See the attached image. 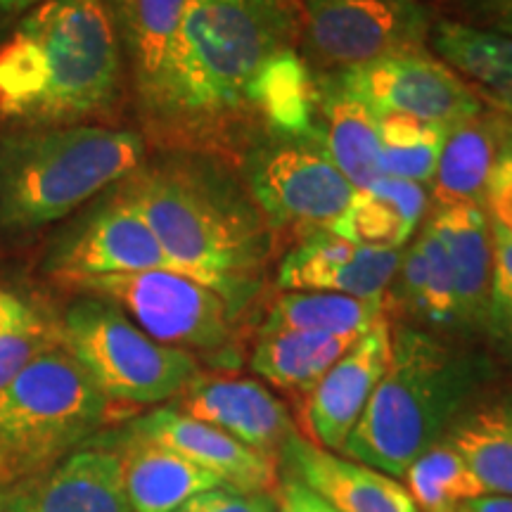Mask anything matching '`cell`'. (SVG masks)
I'll use <instances>...</instances> for the list:
<instances>
[{"instance_id":"cell-23","label":"cell","mask_w":512,"mask_h":512,"mask_svg":"<svg viewBox=\"0 0 512 512\" xmlns=\"http://www.w3.org/2000/svg\"><path fill=\"white\" fill-rule=\"evenodd\" d=\"M427 46L456 72L484 107L512 119V38L458 22L432 24Z\"/></svg>"},{"instance_id":"cell-16","label":"cell","mask_w":512,"mask_h":512,"mask_svg":"<svg viewBox=\"0 0 512 512\" xmlns=\"http://www.w3.org/2000/svg\"><path fill=\"white\" fill-rule=\"evenodd\" d=\"M392 354V320L384 318L325 373L304 401L311 441L339 453L366 411Z\"/></svg>"},{"instance_id":"cell-39","label":"cell","mask_w":512,"mask_h":512,"mask_svg":"<svg viewBox=\"0 0 512 512\" xmlns=\"http://www.w3.org/2000/svg\"><path fill=\"white\" fill-rule=\"evenodd\" d=\"M456 512H512V496L484 494L460 503Z\"/></svg>"},{"instance_id":"cell-35","label":"cell","mask_w":512,"mask_h":512,"mask_svg":"<svg viewBox=\"0 0 512 512\" xmlns=\"http://www.w3.org/2000/svg\"><path fill=\"white\" fill-rule=\"evenodd\" d=\"M275 508H278L275 494H245L219 486L188 498L174 512H275Z\"/></svg>"},{"instance_id":"cell-24","label":"cell","mask_w":512,"mask_h":512,"mask_svg":"<svg viewBox=\"0 0 512 512\" xmlns=\"http://www.w3.org/2000/svg\"><path fill=\"white\" fill-rule=\"evenodd\" d=\"M320 138L347 181L356 190L382 176L380 114L351 93L337 76H318Z\"/></svg>"},{"instance_id":"cell-11","label":"cell","mask_w":512,"mask_h":512,"mask_svg":"<svg viewBox=\"0 0 512 512\" xmlns=\"http://www.w3.org/2000/svg\"><path fill=\"white\" fill-rule=\"evenodd\" d=\"M46 268L62 283L143 271L181 273L143 216L114 192L57 235L46 254Z\"/></svg>"},{"instance_id":"cell-34","label":"cell","mask_w":512,"mask_h":512,"mask_svg":"<svg viewBox=\"0 0 512 512\" xmlns=\"http://www.w3.org/2000/svg\"><path fill=\"white\" fill-rule=\"evenodd\" d=\"M484 214L491 226L501 228L512 238V119L505 124L501 150L486 185Z\"/></svg>"},{"instance_id":"cell-10","label":"cell","mask_w":512,"mask_h":512,"mask_svg":"<svg viewBox=\"0 0 512 512\" xmlns=\"http://www.w3.org/2000/svg\"><path fill=\"white\" fill-rule=\"evenodd\" d=\"M304 60L318 76L427 50L432 12L422 0H299Z\"/></svg>"},{"instance_id":"cell-41","label":"cell","mask_w":512,"mask_h":512,"mask_svg":"<svg viewBox=\"0 0 512 512\" xmlns=\"http://www.w3.org/2000/svg\"><path fill=\"white\" fill-rule=\"evenodd\" d=\"M275 512H290V510H287V508H285V505L278 501V508H275Z\"/></svg>"},{"instance_id":"cell-14","label":"cell","mask_w":512,"mask_h":512,"mask_svg":"<svg viewBox=\"0 0 512 512\" xmlns=\"http://www.w3.org/2000/svg\"><path fill=\"white\" fill-rule=\"evenodd\" d=\"M174 406L190 418L219 427L275 463L292 434H297L285 403L254 377L200 373Z\"/></svg>"},{"instance_id":"cell-6","label":"cell","mask_w":512,"mask_h":512,"mask_svg":"<svg viewBox=\"0 0 512 512\" xmlns=\"http://www.w3.org/2000/svg\"><path fill=\"white\" fill-rule=\"evenodd\" d=\"M112 406L62 344L36 358L0 389V491L67 460L105 425Z\"/></svg>"},{"instance_id":"cell-30","label":"cell","mask_w":512,"mask_h":512,"mask_svg":"<svg viewBox=\"0 0 512 512\" xmlns=\"http://www.w3.org/2000/svg\"><path fill=\"white\" fill-rule=\"evenodd\" d=\"M401 479L422 512H456L460 503L486 494L446 437L415 458Z\"/></svg>"},{"instance_id":"cell-36","label":"cell","mask_w":512,"mask_h":512,"mask_svg":"<svg viewBox=\"0 0 512 512\" xmlns=\"http://www.w3.org/2000/svg\"><path fill=\"white\" fill-rule=\"evenodd\" d=\"M363 190L394 204L415 230H418L420 221H425L427 207H430V185L406 181V178L380 176Z\"/></svg>"},{"instance_id":"cell-5","label":"cell","mask_w":512,"mask_h":512,"mask_svg":"<svg viewBox=\"0 0 512 512\" xmlns=\"http://www.w3.org/2000/svg\"><path fill=\"white\" fill-rule=\"evenodd\" d=\"M147 157L143 133L100 124L19 128L0 136V228L60 221Z\"/></svg>"},{"instance_id":"cell-19","label":"cell","mask_w":512,"mask_h":512,"mask_svg":"<svg viewBox=\"0 0 512 512\" xmlns=\"http://www.w3.org/2000/svg\"><path fill=\"white\" fill-rule=\"evenodd\" d=\"M278 465L339 512H422L396 477L325 451L299 432L285 444Z\"/></svg>"},{"instance_id":"cell-27","label":"cell","mask_w":512,"mask_h":512,"mask_svg":"<svg viewBox=\"0 0 512 512\" xmlns=\"http://www.w3.org/2000/svg\"><path fill=\"white\" fill-rule=\"evenodd\" d=\"M356 339L304 332H259L249 351V368L264 384L306 401L325 373L354 347Z\"/></svg>"},{"instance_id":"cell-37","label":"cell","mask_w":512,"mask_h":512,"mask_svg":"<svg viewBox=\"0 0 512 512\" xmlns=\"http://www.w3.org/2000/svg\"><path fill=\"white\" fill-rule=\"evenodd\" d=\"M458 22L512 38V0H451Z\"/></svg>"},{"instance_id":"cell-29","label":"cell","mask_w":512,"mask_h":512,"mask_svg":"<svg viewBox=\"0 0 512 512\" xmlns=\"http://www.w3.org/2000/svg\"><path fill=\"white\" fill-rule=\"evenodd\" d=\"M60 344V320L24 294L0 287V389Z\"/></svg>"},{"instance_id":"cell-32","label":"cell","mask_w":512,"mask_h":512,"mask_svg":"<svg viewBox=\"0 0 512 512\" xmlns=\"http://www.w3.org/2000/svg\"><path fill=\"white\" fill-rule=\"evenodd\" d=\"M330 233L356 242V245L403 249L411 242L415 228L403 219V214L394 204L370 195L366 190H356L354 200L349 202L344 214L332 223Z\"/></svg>"},{"instance_id":"cell-15","label":"cell","mask_w":512,"mask_h":512,"mask_svg":"<svg viewBox=\"0 0 512 512\" xmlns=\"http://www.w3.org/2000/svg\"><path fill=\"white\" fill-rule=\"evenodd\" d=\"M117 27L121 53L145 131L157 140L169 95L171 55L183 0H105Z\"/></svg>"},{"instance_id":"cell-40","label":"cell","mask_w":512,"mask_h":512,"mask_svg":"<svg viewBox=\"0 0 512 512\" xmlns=\"http://www.w3.org/2000/svg\"><path fill=\"white\" fill-rule=\"evenodd\" d=\"M43 0H0V10L3 12H24L36 8Z\"/></svg>"},{"instance_id":"cell-9","label":"cell","mask_w":512,"mask_h":512,"mask_svg":"<svg viewBox=\"0 0 512 512\" xmlns=\"http://www.w3.org/2000/svg\"><path fill=\"white\" fill-rule=\"evenodd\" d=\"M254 202L280 245L330 230L356 188L316 136H275L256 143L238 164Z\"/></svg>"},{"instance_id":"cell-21","label":"cell","mask_w":512,"mask_h":512,"mask_svg":"<svg viewBox=\"0 0 512 512\" xmlns=\"http://www.w3.org/2000/svg\"><path fill=\"white\" fill-rule=\"evenodd\" d=\"M427 223L448 249L456 285V332L482 337L494 275V238L484 209L475 204L432 209Z\"/></svg>"},{"instance_id":"cell-17","label":"cell","mask_w":512,"mask_h":512,"mask_svg":"<svg viewBox=\"0 0 512 512\" xmlns=\"http://www.w3.org/2000/svg\"><path fill=\"white\" fill-rule=\"evenodd\" d=\"M128 432L171 448L214 475L228 489L245 494H275L278 489L280 465L275 460L261 456L219 427L190 418L176 406L155 408L133 420Z\"/></svg>"},{"instance_id":"cell-38","label":"cell","mask_w":512,"mask_h":512,"mask_svg":"<svg viewBox=\"0 0 512 512\" xmlns=\"http://www.w3.org/2000/svg\"><path fill=\"white\" fill-rule=\"evenodd\" d=\"M275 496H278V501L290 512H339L325 498H320L316 491H311L309 486H304L299 479L290 475L280 479Z\"/></svg>"},{"instance_id":"cell-1","label":"cell","mask_w":512,"mask_h":512,"mask_svg":"<svg viewBox=\"0 0 512 512\" xmlns=\"http://www.w3.org/2000/svg\"><path fill=\"white\" fill-rule=\"evenodd\" d=\"M299 46V0H183L155 143L238 166L304 112L313 72Z\"/></svg>"},{"instance_id":"cell-26","label":"cell","mask_w":512,"mask_h":512,"mask_svg":"<svg viewBox=\"0 0 512 512\" xmlns=\"http://www.w3.org/2000/svg\"><path fill=\"white\" fill-rule=\"evenodd\" d=\"M117 453L133 512H174L188 498L223 486L188 458L133 432Z\"/></svg>"},{"instance_id":"cell-8","label":"cell","mask_w":512,"mask_h":512,"mask_svg":"<svg viewBox=\"0 0 512 512\" xmlns=\"http://www.w3.org/2000/svg\"><path fill=\"white\" fill-rule=\"evenodd\" d=\"M60 339L114 406H157L178 399L202 373L190 354L159 344L119 306L91 294L64 311Z\"/></svg>"},{"instance_id":"cell-28","label":"cell","mask_w":512,"mask_h":512,"mask_svg":"<svg viewBox=\"0 0 512 512\" xmlns=\"http://www.w3.org/2000/svg\"><path fill=\"white\" fill-rule=\"evenodd\" d=\"M387 316L384 299H358L337 292H280L259 332L361 337Z\"/></svg>"},{"instance_id":"cell-31","label":"cell","mask_w":512,"mask_h":512,"mask_svg":"<svg viewBox=\"0 0 512 512\" xmlns=\"http://www.w3.org/2000/svg\"><path fill=\"white\" fill-rule=\"evenodd\" d=\"M444 128L403 114H380L382 176L430 185L444 145Z\"/></svg>"},{"instance_id":"cell-12","label":"cell","mask_w":512,"mask_h":512,"mask_svg":"<svg viewBox=\"0 0 512 512\" xmlns=\"http://www.w3.org/2000/svg\"><path fill=\"white\" fill-rule=\"evenodd\" d=\"M332 76L377 114H403L444 131L486 110L463 79L430 50L382 57Z\"/></svg>"},{"instance_id":"cell-4","label":"cell","mask_w":512,"mask_h":512,"mask_svg":"<svg viewBox=\"0 0 512 512\" xmlns=\"http://www.w3.org/2000/svg\"><path fill=\"white\" fill-rule=\"evenodd\" d=\"M491 380L489 358L392 320L389 366L339 456L401 479Z\"/></svg>"},{"instance_id":"cell-13","label":"cell","mask_w":512,"mask_h":512,"mask_svg":"<svg viewBox=\"0 0 512 512\" xmlns=\"http://www.w3.org/2000/svg\"><path fill=\"white\" fill-rule=\"evenodd\" d=\"M403 249L366 247L330 230L292 245L275 271L280 292H337L358 299H384Z\"/></svg>"},{"instance_id":"cell-25","label":"cell","mask_w":512,"mask_h":512,"mask_svg":"<svg viewBox=\"0 0 512 512\" xmlns=\"http://www.w3.org/2000/svg\"><path fill=\"white\" fill-rule=\"evenodd\" d=\"M446 439L486 494L512 496V384L484 387L448 427Z\"/></svg>"},{"instance_id":"cell-7","label":"cell","mask_w":512,"mask_h":512,"mask_svg":"<svg viewBox=\"0 0 512 512\" xmlns=\"http://www.w3.org/2000/svg\"><path fill=\"white\" fill-rule=\"evenodd\" d=\"M74 290L119 306L145 335L181 349L197 363L238 370L242 366L238 309L219 290L176 271H143L74 280Z\"/></svg>"},{"instance_id":"cell-18","label":"cell","mask_w":512,"mask_h":512,"mask_svg":"<svg viewBox=\"0 0 512 512\" xmlns=\"http://www.w3.org/2000/svg\"><path fill=\"white\" fill-rule=\"evenodd\" d=\"M0 512H133L117 451L81 448L46 475L0 491Z\"/></svg>"},{"instance_id":"cell-22","label":"cell","mask_w":512,"mask_h":512,"mask_svg":"<svg viewBox=\"0 0 512 512\" xmlns=\"http://www.w3.org/2000/svg\"><path fill=\"white\" fill-rule=\"evenodd\" d=\"M508 117L486 107L477 117L451 126L444 133V145L437 174L430 183L432 209L475 204L484 209L486 185L494 169Z\"/></svg>"},{"instance_id":"cell-3","label":"cell","mask_w":512,"mask_h":512,"mask_svg":"<svg viewBox=\"0 0 512 512\" xmlns=\"http://www.w3.org/2000/svg\"><path fill=\"white\" fill-rule=\"evenodd\" d=\"M124 79L105 0H43L0 46V121L41 128L105 119Z\"/></svg>"},{"instance_id":"cell-20","label":"cell","mask_w":512,"mask_h":512,"mask_svg":"<svg viewBox=\"0 0 512 512\" xmlns=\"http://www.w3.org/2000/svg\"><path fill=\"white\" fill-rule=\"evenodd\" d=\"M389 320L425 330L456 332V285L444 240L430 223L401 252L392 287L384 294Z\"/></svg>"},{"instance_id":"cell-33","label":"cell","mask_w":512,"mask_h":512,"mask_svg":"<svg viewBox=\"0 0 512 512\" xmlns=\"http://www.w3.org/2000/svg\"><path fill=\"white\" fill-rule=\"evenodd\" d=\"M494 238V275L486 306L482 337L505 368L512 370V238L491 226Z\"/></svg>"},{"instance_id":"cell-2","label":"cell","mask_w":512,"mask_h":512,"mask_svg":"<svg viewBox=\"0 0 512 512\" xmlns=\"http://www.w3.org/2000/svg\"><path fill=\"white\" fill-rule=\"evenodd\" d=\"M110 192L143 216L178 271L247 313L264 290L278 242L238 166L202 152L162 150Z\"/></svg>"}]
</instances>
